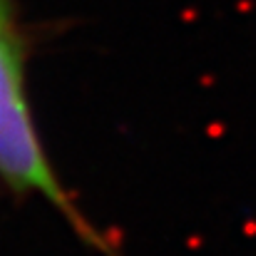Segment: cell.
I'll return each instance as SVG.
<instances>
[{"instance_id":"obj_1","label":"cell","mask_w":256,"mask_h":256,"mask_svg":"<svg viewBox=\"0 0 256 256\" xmlns=\"http://www.w3.org/2000/svg\"><path fill=\"white\" fill-rule=\"evenodd\" d=\"M28 60L30 45L18 5L0 0V182L22 199L40 196L87 244L104 249L102 236L78 209L50 162L30 102Z\"/></svg>"}]
</instances>
